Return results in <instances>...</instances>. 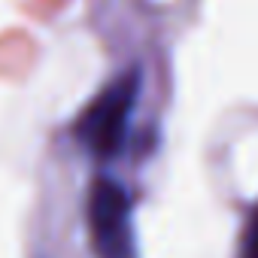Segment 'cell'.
<instances>
[{
    "instance_id": "obj_1",
    "label": "cell",
    "mask_w": 258,
    "mask_h": 258,
    "mask_svg": "<svg viewBox=\"0 0 258 258\" xmlns=\"http://www.w3.org/2000/svg\"><path fill=\"white\" fill-rule=\"evenodd\" d=\"M140 97V73L127 70L115 82H109L76 118V140L97 158H112L127 134V121Z\"/></svg>"
},
{
    "instance_id": "obj_2",
    "label": "cell",
    "mask_w": 258,
    "mask_h": 258,
    "mask_svg": "<svg viewBox=\"0 0 258 258\" xmlns=\"http://www.w3.org/2000/svg\"><path fill=\"white\" fill-rule=\"evenodd\" d=\"M88 228L100 258H131V198L115 179H94L88 195Z\"/></svg>"
},
{
    "instance_id": "obj_3",
    "label": "cell",
    "mask_w": 258,
    "mask_h": 258,
    "mask_svg": "<svg viewBox=\"0 0 258 258\" xmlns=\"http://www.w3.org/2000/svg\"><path fill=\"white\" fill-rule=\"evenodd\" d=\"M243 258H258V216L252 219V225L243 237Z\"/></svg>"
}]
</instances>
